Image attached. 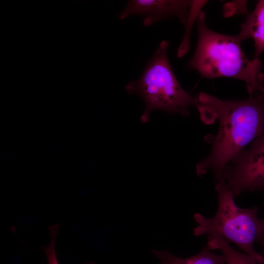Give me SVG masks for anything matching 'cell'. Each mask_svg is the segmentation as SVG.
<instances>
[{
    "mask_svg": "<svg viewBox=\"0 0 264 264\" xmlns=\"http://www.w3.org/2000/svg\"><path fill=\"white\" fill-rule=\"evenodd\" d=\"M196 98L202 121L210 124L218 120L219 128L210 154L197 164L196 172L201 177L211 170L217 182L225 167L264 133V98L260 92L244 100H222L204 92Z\"/></svg>",
    "mask_w": 264,
    "mask_h": 264,
    "instance_id": "cell-1",
    "label": "cell"
},
{
    "mask_svg": "<svg viewBox=\"0 0 264 264\" xmlns=\"http://www.w3.org/2000/svg\"><path fill=\"white\" fill-rule=\"evenodd\" d=\"M201 11L197 19L198 41L188 67L202 78L229 77L244 82L249 95L264 89V74L259 59L249 60L243 52L239 34L228 35L210 29Z\"/></svg>",
    "mask_w": 264,
    "mask_h": 264,
    "instance_id": "cell-2",
    "label": "cell"
},
{
    "mask_svg": "<svg viewBox=\"0 0 264 264\" xmlns=\"http://www.w3.org/2000/svg\"><path fill=\"white\" fill-rule=\"evenodd\" d=\"M218 209L212 218L200 213L194 215L198 226L194 230L196 236L219 237L236 244L250 257L254 264H264V258L254 248L261 236L263 224L257 216L258 206L242 208L235 201V196L222 178L216 182Z\"/></svg>",
    "mask_w": 264,
    "mask_h": 264,
    "instance_id": "cell-3",
    "label": "cell"
},
{
    "mask_svg": "<svg viewBox=\"0 0 264 264\" xmlns=\"http://www.w3.org/2000/svg\"><path fill=\"white\" fill-rule=\"evenodd\" d=\"M168 47L166 41H161L140 77L125 87L129 94L139 96L145 102L141 116L143 123L147 122L151 113L156 110L187 116L190 108L196 104V96L185 91L174 74L168 59Z\"/></svg>",
    "mask_w": 264,
    "mask_h": 264,
    "instance_id": "cell-4",
    "label": "cell"
},
{
    "mask_svg": "<svg viewBox=\"0 0 264 264\" xmlns=\"http://www.w3.org/2000/svg\"><path fill=\"white\" fill-rule=\"evenodd\" d=\"M222 178L235 197L264 190V133L225 167Z\"/></svg>",
    "mask_w": 264,
    "mask_h": 264,
    "instance_id": "cell-5",
    "label": "cell"
},
{
    "mask_svg": "<svg viewBox=\"0 0 264 264\" xmlns=\"http://www.w3.org/2000/svg\"><path fill=\"white\" fill-rule=\"evenodd\" d=\"M192 3V0H132L128 2L118 18L124 20L132 15H142L144 25L149 26L175 17L185 24Z\"/></svg>",
    "mask_w": 264,
    "mask_h": 264,
    "instance_id": "cell-6",
    "label": "cell"
},
{
    "mask_svg": "<svg viewBox=\"0 0 264 264\" xmlns=\"http://www.w3.org/2000/svg\"><path fill=\"white\" fill-rule=\"evenodd\" d=\"M238 34L243 41L253 39L255 46L253 58L259 59L264 51V0H259L254 10L247 14Z\"/></svg>",
    "mask_w": 264,
    "mask_h": 264,
    "instance_id": "cell-7",
    "label": "cell"
},
{
    "mask_svg": "<svg viewBox=\"0 0 264 264\" xmlns=\"http://www.w3.org/2000/svg\"><path fill=\"white\" fill-rule=\"evenodd\" d=\"M154 254L160 260V264H224L223 255L212 252L208 248H203L198 253L187 258H181L173 255L167 250H153Z\"/></svg>",
    "mask_w": 264,
    "mask_h": 264,
    "instance_id": "cell-8",
    "label": "cell"
},
{
    "mask_svg": "<svg viewBox=\"0 0 264 264\" xmlns=\"http://www.w3.org/2000/svg\"><path fill=\"white\" fill-rule=\"evenodd\" d=\"M207 248L210 250H220L226 264H254L249 256L234 249L228 242L222 238L208 237Z\"/></svg>",
    "mask_w": 264,
    "mask_h": 264,
    "instance_id": "cell-9",
    "label": "cell"
},
{
    "mask_svg": "<svg viewBox=\"0 0 264 264\" xmlns=\"http://www.w3.org/2000/svg\"><path fill=\"white\" fill-rule=\"evenodd\" d=\"M207 2L206 0H192L189 15L185 25L186 27L184 35L181 44L178 48L177 56L180 58L187 52L190 47L189 35L194 22L197 19L201 11V8Z\"/></svg>",
    "mask_w": 264,
    "mask_h": 264,
    "instance_id": "cell-10",
    "label": "cell"
},
{
    "mask_svg": "<svg viewBox=\"0 0 264 264\" xmlns=\"http://www.w3.org/2000/svg\"><path fill=\"white\" fill-rule=\"evenodd\" d=\"M59 224H55L49 227V233L51 237L50 243L43 248L46 256L47 264H59L55 250V242L59 229ZM87 264H93L89 263Z\"/></svg>",
    "mask_w": 264,
    "mask_h": 264,
    "instance_id": "cell-11",
    "label": "cell"
},
{
    "mask_svg": "<svg viewBox=\"0 0 264 264\" xmlns=\"http://www.w3.org/2000/svg\"><path fill=\"white\" fill-rule=\"evenodd\" d=\"M262 219L263 224L262 231L257 242H258L262 247V252L260 254L264 258V217Z\"/></svg>",
    "mask_w": 264,
    "mask_h": 264,
    "instance_id": "cell-12",
    "label": "cell"
},
{
    "mask_svg": "<svg viewBox=\"0 0 264 264\" xmlns=\"http://www.w3.org/2000/svg\"><path fill=\"white\" fill-rule=\"evenodd\" d=\"M261 94L264 98V89L260 91Z\"/></svg>",
    "mask_w": 264,
    "mask_h": 264,
    "instance_id": "cell-13",
    "label": "cell"
}]
</instances>
